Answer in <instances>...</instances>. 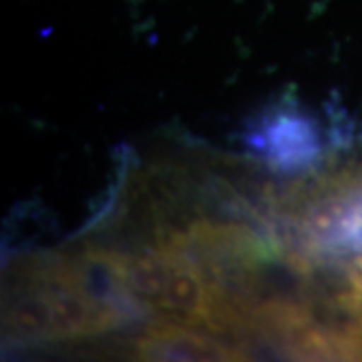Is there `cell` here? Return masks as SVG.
Listing matches in <instances>:
<instances>
[{
  "label": "cell",
  "mask_w": 362,
  "mask_h": 362,
  "mask_svg": "<svg viewBox=\"0 0 362 362\" xmlns=\"http://www.w3.org/2000/svg\"><path fill=\"white\" fill-rule=\"evenodd\" d=\"M115 272L123 288L145 312L153 310L165 320L233 332V316L226 300L181 247L161 242L141 254L113 250Z\"/></svg>",
  "instance_id": "obj_1"
},
{
  "label": "cell",
  "mask_w": 362,
  "mask_h": 362,
  "mask_svg": "<svg viewBox=\"0 0 362 362\" xmlns=\"http://www.w3.org/2000/svg\"><path fill=\"white\" fill-rule=\"evenodd\" d=\"M216 332H202L197 326L161 320L147 326L135 340L133 352L139 361H244V349L230 346Z\"/></svg>",
  "instance_id": "obj_2"
},
{
  "label": "cell",
  "mask_w": 362,
  "mask_h": 362,
  "mask_svg": "<svg viewBox=\"0 0 362 362\" xmlns=\"http://www.w3.org/2000/svg\"><path fill=\"white\" fill-rule=\"evenodd\" d=\"M250 143L262 151L270 165L284 171L306 168L320 153L314 123L294 111H280L266 119L252 133Z\"/></svg>",
  "instance_id": "obj_3"
}]
</instances>
